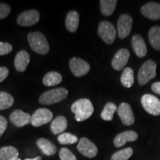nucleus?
I'll list each match as a JSON object with an SVG mask.
<instances>
[{
	"label": "nucleus",
	"instance_id": "25",
	"mask_svg": "<svg viewBox=\"0 0 160 160\" xmlns=\"http://www.w3.org/2000/svg\"><path fill=\"white\" fill-rule=\"evenodd\" d=\"M99 3L102 13L106 17H109L112 15V13L114 11L117 1L116 0H101Z\"/></svg>",
	"mask_w": 160,
	"mask_h": 160
},
{
	"label": "nucleus",
	"instance_id": "4",
	"mask_svg": "<svg viewBox=\"0 0 160 160\" xmlns=\"http://www.w3.org/2000/svg\"><path fill=\"white\" fill-rule=\"evenodd\" d=\"M157 64L153 60L146 61L140 68L138 73V82L140 85H145L157 75Z\"/></svg>",
	"mask_w": 160,
	"mask_h": 160
},
{
	"label": "nucleus",
	"instance_id": "13",
	"mask_svg": "<svg viewBox=\"0 0 160 160\" xmlns=\"http://www.w3.org/2000/svg\"><path fill=\"white\" fill-rule=\"evenodd\" d=\"M130 57V52L128 49L122 48L118 51L111 62V65L116 71H121L127 65Z\"/></svg>",
	"mask_w": 160,
	"mask_h": 160
},
{
	"label": "nucleus",
	"instance_id": "12",
	"mask_svg": "<svg viewBox=\"0 0 160 160\" xmlns=\"http://www.w3.org/2000/svg\"><path fill=\"white\" fill-rule=\"evenodd\" d=\"M117 113L121 119L122 122L125 125L130 126L134 123V115L132 111L131 106L129 104L125 102L120 104L117 108Z\"/></svg>",
	"mask_w": 160,
	"mask_h": 160
},
{
	"label": "nucleus",
	"instance_id": "24",
	"mask_svg": "<svg viewBox=\"0 0 160 160\" xmlns=\"http://www.w3.org/2000/svg\"><path fill=\"white\" fill-rule=\"evenodd\" d=\"M19 151L13 146H5L0 148V160H13L19 158Z\"/></svg>",
	"mask_w": 160,
	"mask_h": 160
},
{
	"label": "nucleus",
	"instance_id": "7",
	"mask_svg": "<svg viewBox=\"0 0 160 160\" xmlns=\"http://www.w3.org/2000/svg\"><path fill=\"white\" fill-rule=\"evenodd\" d=\"M70 68L75 77H81L87 74L91 67L87 62L78 57H73L69 62Z\"/></svg>",
	"mask_w": 160,
	"mask_h": 160
},
{
	"label": "nucleus",
	"instance_id": "36",
	"mask_svg": "<svg viewBox=\"0 0 160 160\" xmlns=\"http://www.w3.org/2000/svg\"><path fill=\"white\" fill-rule=\"evenodd\" d=\"M151 89L154 93L160 95V82H154L151 85Z\"/></svg>",
	"mask_w": 160,
	"mask_h": 160
},
{
	"label": "nucleus",
	"instance_id": "35",
	"mask_svg": "<svg viewBox=\"0 0 160 160\" xmlns=\"http://www.w3.org/2000/svg\"><path fill=\"white\" fill-rule=\"evenodd\" d=\"M9 74V70L6 67H0V83L3 82Z\"/></svg>",
	"mask_w": 160,
	"mask_h": 160
},
{
	"label": "nucleus",
	"instance_id": "31",
	"mask_svg": "<svg viewBox=\"0 0 160 160\" xmlns=\"http://www.w3.org/2000/svg\"><path fill=\"white\" fill-rule=\"evenodd\" d=\"M59 154L61 160H77L75 155L66 148H62L60 149Z\"/></svg>",
	"mask_w": 160,
	"mask_h": 160
},
{
	"label": "nucleus",
	"instance_id": "16",
	"mask_svg": "<svg viewBox=\"0 0 160 160\" xmlns=\"http://www.w3.org/2000/svg\"><path fill=\"white\" fill-rule=\"evenodd\" d=\"M138 139V133L133 131H124L118 134L113 140V145L115 147L120 148L128 142H134Z\"/></svg>",
	"mask_w": 160,
	"mask_h": 160
},
{
	"label": "nucleus",
	"instance_id": "21",
	"mask_svg": "<svg viewBox=\"0 0 160 160\" xmlns=\"http://www.w3.org/2000/svg\"><path fill=\"white\" fill-rule=\"evenodd\" d=\"M79 23V15L77 11H71L68 13L65 20V25L67 29L71 33L77 31Z\"/></svg>",
	"mask_w": 160,
	"mask_h": 160
},
{
	"label": "nucleus",
	"instance_id": "1",
	"mask_svg": "<svg viewBox=\"0 0 160 160\" xmlns=\"http://www.w3.org/2000/svg\"><path fill=\"white\" fill-rule=\"evenodd\" d=\"M71 111L75 114V119L77 122H83L91 117L94 108L91 100L81 99L72 105Z\"/></svg>",
	"mask_w": 160,
	"mask_h": 160
},
{
	"label": "nucleus",
	"instance_id": "5",
	"mask_svg": "<svg viewBox=\"0 0 160 160\" xmlns=\"http://www.w3.org/2000/svg\"><path fill=\"white\" fill-rule=\"evenodd\" d=\"M98 35L106 44L111 45L115 41L117 31L114 26L108 21H102L98 27Z\"/></svg>",
	"mask_w": 160,
	"mask_h": 160
},
{
	"label": "nucleus",
	"instance_id": "8",
	"mask_svg": "<svg viewBox=\"0 0 160 160\" xmlns=\"http://www.w3.org/2000/svg\"><path fill=\"white\" fill-rule=\"evenodd\" d=\"M77 149L83 156L90 159L94 158L98 153V148L95 144L85 137L79 140Z\"/></svg>",
	"mask_w": 160,
	"mask_h": 160
},
{
	"label": "nucleus",
	"instance_id": "19",
	"mask_svg": "<svg viewBox=\"0 0 160 160\" xmlns=\"http://www.w3.org/2000/svg\"><path fill=\"white\" fill-rule=\"evenodd\" d=\"M37 146L44 154L53 156L57 153V147L53 142L45 138H40L37 142Z\"/></svg>",
	"mask_w": 160,
	"mask_h": 160
},
{
	"label": "nucleus",
	"instance_id": "27",
	"mask_svg": "<svg viewBox=\"0 0 160 160\" xmlns=\"http://www.w3.org/2000/svg\"><path fill=\"white\" fill-rule=\"evenodd\" d=\"M117 111V107L114 103L108 102L102 111L101 118L105 121H111L113 118V114Z\"/></svg>",
	"mask_w": 160,
	"mask_h": 160
},
{
	"label": "nucleus",
	"instance_id": "9",
	"mask_svg": "<svg viewBox=\"0 0 160 160\" xmlns=\"http://www.w3.org/2000/svg\"><path fill=\"white\" fill-rule=\"evenodd\" d=\"M53 119V113L47 108H39L31 116V124L34 127H39L47 124Z\"/></svg>",
	"mask_w": 160,
	"mask_h": 160
},
{
	"label": "nucleus",
	"instance_id": "32",
	"mask_svg": "<svg viewBox=\"0 0 160 160\" xmlns=\"http://www.w3.org/2000/svg\"><path fill=\"white\" fill-rule=\"evenodd\" d=\"M11 8L9 5L6 3H0V19H5L10 14Z\"/></svg>",
	"mask_w": 160,
	"mask_h": 160
},
{
	"label": "nucleus",
	"instance_id": "34",
	"mask_svg": "<svg viewBox=\"0 0 160 160\" xmlns=\"http://www.w3.org/2000/svg\"><path fill=\"white\" fill-rule=\"evenodd\" d=\"M8 126V122L7 119H5L3 116L0 115V138L4 133V132L5 131L6 128H7Z\"/></svg>",
	"mask_w": 160,
	"mask_h": 160
},
{
	"label": "nucleus",
	"instance_id": "6",
	"mask_svg": "<svg viewBox=\"0 0 160 160\" xmlns=\"http://www.w3.org/2000/svg\"><path fill=\"white\" fill-rule=\"evenodd\" d=\"M141 103L146 112L153 116L160 115V100L151 94H145L141 98Z\"/></svg>",
	"mask_w": 160,
	"mask_h": 160
},
{
	"label": "nucleus",
	"instance_id": "37",
	"mask_svg": "<svg viewBox=\"0 0 160 160\" xmlns=\"http://www.w3.org/2000/svg\"><path fill=\"white\" fill-rule=\"evenodd\" d=\"M25 160H42V157H37L36 158H33V159H25Z\"/></svg>",
	"mask_w": 160,
	"mask_h": 160
},
{
	"label": "nucleus",
	"instance_id": "38",
	"mask_svg": "<svg viewBox=\"0 0 160 160\" xmlns=\"http://www.w3.org/2000/svg\"><path fill=\"white\" fill-rule=\"evenodd\" d=\"M13 160H21L19 159V158H17V159H13Z\"/></svg>",
	"mask_w": 160,
	"mask_h": 160
},
{
	"label": "nucleus",
	"instance_id": "28",
	"mask_svg": "<svg viewBox=\"0 0 160 160\" xmlns=\"http://www.w3.org/2000/svg\"><path fill=\"white\" fill-rule=\"evenodd\" d=\"M13 97L7 92L0 91V111L11 108L13 105Z\"/></svg>",
	"mask_w": 160,
	"mask_h": 160
},
{
	"label": "nucleus",
	"instance_id": "30",
	"mask_svg": "<svg viewBox=\"0 0 160 160\" xmlns=\"http://www.w3.org/2000/svg\"><path fill=\"white\" fill-rule=\"evenodd\" d=\"M58 141L62 145H72L77 142L78 138L71 133H62L58 137Z\"/></svg>",
	"mask_w": 160,
	"mask_h": 160
},
{
	"label": "nucleus",
	"instance_id": "15",
	"mask_svg": "<svg viewBox=\"0 0 160 160\" xmlns=\"http://www.w3.org/2000/svg\"><path fill=\"white\" fill-rule=\"evenodd\" d=\"M10 119L13 125L18 128H21L31 122V116L22 110H16L11 113Z\"/></svg>",
	"mask_w": 160,
	"mask_h": 160
},
{
	"label": "nucleus",
	"instance_id": "20",
	"mask_svg": "<svg viewBox=\"0 0 160 160\" xmlns=\"http://www.w3.org/2000/svg\"><path fill=\"white\" fill-rule=\"evenodd\" d=\"M68 127V120L63 116H59L51 122V131L53 134L62 133Z\"/></svg>",
	"mask_w": 160,
	"mask_h": 160
},
{
	"label": "nucleus",
	"instance_id": "26",
	"mask_svg": "<svg viewBox=\"0 0 160 160\" xmlns=\"http://www.w3.org/2000/svg\"><path fill=\"white\" fill-rule=\"evenodd\" d=\"M121 82L124 87L131 88L134 82V73L131 68H126L124 69L122 74L121 76Z\"/></svg>",
	"mask_w": 160,
	"mask_h": 160
},
{
	"label": "nucleus",
	"instance_id": "14",
	"mask_svg": "<svg viewBox=\"0 0 160 160\" xmlns=\"http://www.w3.org/2000/svg\"><path fill=\"white\" fill-rule=\"evenodd\" d=\"M142 15L152 20L160 19V4L157 2H148L140 9Z\"/></svg>",
	"mask_w": 160,
	"mask_h": 160
},
{
	"label": "nucleus",
	"instance_id": "10",
	"mask_svg": "<svg viewBox=\"0 0 160 160\" xmlns=\"http://www.w3.org/2000/svg\"><path fill=\"white\" fill-rule=\"evenodd\" d=\"M133 25V19L128 14H122L117 22L118 36L120 39H125L130 34Z\"/></svg>",
	"mask_w": 160,
	"mask_h": 160
},
{
	"label": "nucleus",
	"instance_id": "23",
	"mask_svg": "<svg viewBox=\"0 0 160 160\" xmlns=\"http://www.w3.org/2000/svg\"><path fill=\"white\" fill-rule=\"evenodd\" d=\"M62 81V75L56 71L48 72L43 78V84L48 87L59 85Z\"/></svg>",
	"mask_w": 160,
	"mask_h": 160
},
{
	"label": "nucleus",
	"instance_id": "17",
	"mask_svg": "<svg viewBox=\"0 0 160 160\" xmlns=\"http://www.w3.org/2000/svg\"><path fill=\"white\" fill-rule=\"evenodd\" d=\"M132 48L138 57H144L147 54V47L144 39L139 34H135L132 37Z\"/></svg>",
	"mask_w": 160,
	"mask_h": 160
},
{
	"label": "nucleus",
	"instance_id": "3",
	"mask_svg": "<svg viewBox=\"0 0 160 160\" xmlns=\"http://www.w3.org/2000/svg\"><path fill=\"white\" fill-rule=\"evenodd\" d=\"M68 95V91L67 89L58 88L45 92L40 96L39 101L42 105H53L66 99Z\"/></svg>",
	"mask_w": 160,
	"mask_h": 160
},
{
	"label": "nucleus",
	"instance_id": "22",
	"mask_svg": "<svg viewBox=\"0 0 160 160\" xmlns=\"http://www.w3.org/2000/svg\"><path fill=\"white\" fill-rule=\"evenodd\" d=\"M150 43L153 49L160 51V27L153 26L150 29L148 33Z\"/></svg>",
	"mask_w": 160,
	"mask_h": 160
},
{
	"label": "nucleus",
	"instance_id": "33",
	"mask_svg": "<svg viewBox=\"0 0 160 160\" xmlns=\"http://www.w3.org/2000/svg\"><path fill=\"white\" fill-rule=\"evenodd\" d=\"M13 47L8 42H0V56H4L11 53Z\"/></svg>",
	"mask_w": 160,
	"mask_h": 160
},
{
	"label": "nucleus",
	"instance_id": "11",
	"mask_svg": "<svg viewBox=\"0 0 160 160\" xmlns=\"http://www.w3.org/2000/svg\"><path fill=\"white\" fill-rule=\"evenodd\" d=\"M39 13L37 10H29L20 13L17 17V23L21 26H31L39 22Z\"/></svg>",
	"mask_w": 160,
	"mask_h": 160
},
{
	"label": "nucleus",
	"instance_id": "29",
	"mask_svg": "<svg viewBox=\"0 0 160 160\" xmlns=\"http://www.w3.org/2000/svg\"><path fill=\"white\" fill-rule=\"evenodd\" d=\"M133 153L132 148H126L121 151L113 153L111 157V160H128Z\"/></svg>",
	"mask_w": 160,
	"mask_h": 160
},
{
	"label": "nucleus",
	"instance_id": "18",
	"mask_svg": "<svg viewBox=\"0 0 160 160\" xmlns=\"http://www.w3.org/2000/svg\"><path fill=\"white\" fill-rule=\"evenodd\" d=\"M30 62V56L27 51H20L16 55L14 60L15 68L17 71L23 72L27 68Z\"/></svg>",
	"mask_w": 160,
	"mask_h": 160
},
{
	"label": "nucleus",
	"instance_id": "2",
	"mask_svg": "<svg viewBox=\"0 0 160 160\" xmlns=\"http://www.w3.org/2000/svg\"><path fill=\"white\" fill-rule=\"evenodd\" d=\"M28 40L31 49L39 54L45 55L48 53L50 47L48 40L41 32H33L28 35Z\"/></svg>",
	"mask_w": 160,
	"mask_h": 160
}]
</instances>
